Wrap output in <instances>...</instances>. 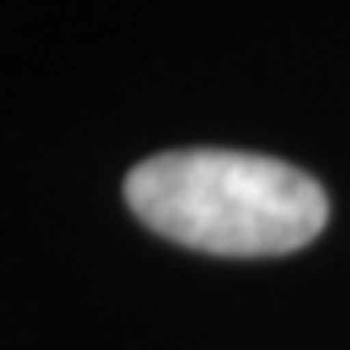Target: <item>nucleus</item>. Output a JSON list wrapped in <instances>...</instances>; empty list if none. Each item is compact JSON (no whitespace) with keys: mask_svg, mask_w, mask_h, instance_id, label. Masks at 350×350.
Returning <instances> with one entry per match:
<instances>
[{"mask_svg":"<svg viewBox=\"0 0 350 350\" xmlns=\"http://www.w3.org/2000/svg\"><path fill=\"white\" fill-rule=\"evenodd\" d=\"M122 194L157 237L215 258L295 254L329 219V198L304 169L228 148L148 157L127 173Z\"/></svg>","mask_w":350,"mask_h":350,"instance_id":"obj_1","label":"nucleus"}]
</instances>
